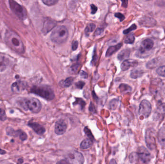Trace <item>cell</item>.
Segmentation results:
<instances>
[{
	"label": "cell",
	"mask_w": 165,
	"mask_h": 164,
	"mask_svg": "<svg viewBox=\"0 0 165 164\" xmlns=\"http://www.w3.org/2000/svg\"><path fill=\"white\" fill-rule=\"evenodd\" d=\"M5 41L8 46L18 54H23L25 51L24 44L21 38L15 32L7 30L5 35Z\"/></svg>",
	"instance_id": "cell-1"
},
{
	"label": "cell",
	"mask_w": 165,
	"mask_h": 164,
	"mask_svg": "<svg viewBox=\"0 0 165 164\" xmlns=\"http://www.w3.org/2000/svg\"><path fill=\"white\" fill-rule=\"evenodd\" d=\"M30 93L48 101L53 100L55 97L53 90L49 87L45 85L34 86L31 88Z\"/></svg>",
	"instance_id": "cell-2"
},
{
	"label": "cell",
	"mask_w": 165,
	"mask_h": 164,
	"mask_svg": "<svg viewBox=\"0 0 165 164\" xmlns=\"http://www.w3.org/2000/svg\"><path fill=\"white\" fill-rule=\"evenodd\" d=\"M69 37L67 28L64 26H60L53 30L50 36L53 42L57 44L64 43Z\"/></svg>",
	"instance_id": "cell-3"
},
{
	"label": "cell",
	"mask_w": 165,
	"mask_h": 164,
	"mask_svg": "<svg viewBox=\"0 0 165 164\" xmlns=\"http://www.w3.org/2000/svg\"><path fill=\"white\" fill-rule=\"evenodd\" d=\"M21 105L25 110H29L33 113H38L42 109L40 101L34 98L25 99L21 103Z\"/></svg>",
	"instance_id": "cell-4"
},
{
	"label": "cell",
	"mask_w": 165,
	"mask_h": 164,
	"mask_svg": "<svg viewBox=\"0 0 165 164\" xmlns=\"http://www.w3.org/2000/svg\"><path fill=\"white\" fill-rule=\"evenodd\" d=\"M154 42L151 39H145L143 40L141 43V46L139 49L138 52H137V57L140 58H144L146 56L147 52L150 51L153 48Z\"/></svg>",
	"instance_id": "cell-5"
},
{
	"label": "cell",
	"mask_w": 165,
	"mask_h": 164,
	"mask_svg": "<svg viewBox=\"0 0 165 164\" xmlns=\"http://www.w3.org/2000/svg\"><path fill=\"white\" fill-rule=\"evenodd\" d=\"M9 6L12 12L20 19H23L27 16L26 10L21 5L18 4L15 0H9Z\"/></svg>",
	"instance_id": "cell-6"
},
{
	"label": "cell",
	"mask_w": 165,
	"mask_h": 164,
	"mask_svg": "<svg viewBox=\"0 0 165 164\" xmlns=\"http://www.w3.org/2000/svg\"><path fill=\"white\" fill-rule=\"evenodd\" d=\"M66 160L69 164H82L85 162L84 157L81 153L74 150L68 154Z\"/></svg>",
	"instance_id": "cell-7"
},
{
	"label": "cell",
	"mask_w": 165,
	"mask_h": 164,
	"mask_svg": "<svg viewBox=\"0 0 165 164\" xmlns=\"http://www.w3.org/2000/svg\"><path fill=\"white\" fill-rule=\"evenodd\" d=\"M156 132L153 128H148L146 130L145 140L146 145L149 149L153 150L156 147Z\"/></svg>",
	"instance_id": "cell-8"
},
{
	"label": "cell",
	"mask_w": 165,
	"mask_h": 164,
	"mask_svg": "<svg viewBox=\"0 0 165 164\" xmlns=\"http://www.w3.org/2000/svg\"><path fill=\"white\" fill-rule=\"evenodd\" d=\"M152 111V105L150 101L147 100H143L140 104L139 114L141 116L144 118H148Z\"/></svg>",
	"instance_id": "cell-9"
},
{
	"label": "cell",
	"mask_w": 165,
	"mask_h": 164,
	"mask_svg": "<svg viewBox=\"0 0 165 164\" xmlns=\"http://www.w3.org/2000/svg\"><path fill=\"white\" fill-rule=\"evenodd\" d=\"M138 155L139 160L143 163H148L151 160V154L146 148L141 146L138 150Z\"/></svg>",
	"instance_id": "cell-10"
},
{
	"label": "cell",
	"mask_w": 165,
	"mask_h": 164,
	"mask_svg": "<svg viewBox=\"0 0 165 164\" xmlns=\"http://www.w3.org/2000/svg\"><path fill=\"white\" fill-rule=\"evenodd\" d=\"M6 133L9 136L18 137L22 141L25 140L27 139V135L24 131L21 130H15L11 127H8L6 128Z\"/></svg>",
	"instance_id": "cell-11"
},
{
	"label": "cell",
	"mask_w": 165,
	"mask_h": 164,
	"mask_svg": "<svg viewBox=\"0 0 165 164\" xmlns=\"http://www.w3.org/2000/svg\"><path fill=\"white\" fill-rule=\"evenodd\" d=\"M67 128V125L63 119H59L56 122L55 126V132L58 135L64 134Z\"/></svg>",
	"instance_id": "cell-12"
},
{
	"label": "cell",
	"mask_w": 165,
	"mask_h": 164,
	"mask_svg": "<svg viewBox=\"0 0 165 164\" xmlns=\"http://www.w3.org/2000/svg\"><path fill=\"white\" fill-rule=\"evenodd\" d=\"M27 83L24 81H17L12 84L11 89L14 93H19L25 89L27 87Z\"/></svg>",
	"instance_id": "cell-13"
},
{
	"label": "cell",
	"mask_w": 165,
	"mask_h": 164,
	"mask_svg": "<svg viewBox=\"0 0 165 164\" xmlns=\"http://www.w3.org/2000/svg\"><path fill=\"white\" fill-rule=\"evenodd\" d=\"M165 103H162L158 106L155 112L154 118L156 120L160 121L165 118Z\"/></svg>",
	"instance_id": "cell-14"
},
{
	"label": "cell",
	"mask_w": 165,
	"mask_h": 164,
	"mask_svg": "<svg viewBox=\"0 0 165 164\" xmlns=\"http://www.w3.org/2000/svg\"><path fill=\"white\" fill-rule=\"evenodd\" d=\"M138 62L134 59H126L123 61L121 65V69L122 71H126L131 67L138 66Z\"/></svg>",
	"instance_id": "cell-15"
},
{
	"label": "cell",
	"mask_w": 165,
	"mask_h": 164,
	"mask_svg": "<svg viewBox=\"0 0 165 164\" xmlns=\"http://www.w3.org/2000/svg\"><path fill=\"white\" fill-rule=\"evenodd\" d=\"M28 126L38 135H43L45 133V128L38 123L29 122Z\"/></svg>",
	"instance_id": "cell-16"
},
{
	"label": "cell",
	"mask_w": 165,
	"mask_h": 164,
	"mask_svg": "<svg viewBox=\"0 0 165 164\" xmlns=\"http://www.w3.org/2000/svg\"><path fill=\"white\" fill-rule=\"evenodd\" d=\"M158 139L159 143L165 148V125L159 130L158 134Z\"/></svg>",
	"instance_id": "cell-17"
},
{
	"label": "cell",
	"mask_w": 165,
	"mask_h": 164,
	"mask_svg": "<svg viewBox=\"0 0 165 164\" xmlns=\"http://www.w3.org/2000/svg\"><path fill=\"white\" fill-rule=\"evenodd\" d=\"M141 24L145 27H153L156 25V22L153 18L144 17L141 20Z\"/></svg>",
	"instance_id": "cell-18"
},
{
	"label": "cell",
	"mask_w": 165,
	"mask_h": 164,
	"mask_svg": "<svg viewBox=\"0 0 165 164\" xmlns=\"http://www.w3.org/2000/svg\"><path fill=\"white\" fill-rule=\"evenodd\" d=\"M55 26V24L53 21L50 20H47L45 22L42 32L44 34H47Z\"/></svg>",
	"instance_id": "cell-19"
},
{
	"label": "cell",
	"mask_w": 165,
	"mask_h": 164,
	"mask_svg": "<svg viewBox=\"0 0 165 164\" xmlns=\"http://www.w3.org/2000/svg\"><path fill=\"white\" fill-rule=\"evenodd\" d=\"M122 46V43H120L114 46L110 47L107 51L105 56L107 57L111 56V55H113V54L116 52L118 50L120 49Z\"/></svg>",
	"instance_id": "cell-20"
},
{
	"label": "cell",
	"mask_w": 165,
	"mask_h": 164,
	"mask_svg": "<svg viewBox=\"0 0 165 164\" xmlns=\"http://www.w3.org/2000/svg\"><path fill=\"white\" fill-rule=\"evenodd\" d=\"M8 63L7 58L0 54V72L4 71L7 69Z\"/></svg>",
	"instance_id": "cell-21"
},
{
	"label": "cell",
	"mask_w": 165,
	"mask_h": 164,
	"mask_svg": "<svg viewBox=\"0 0 165 164\" xmlns=\"http://www.w3.org/2000/svg\"><path fill=\"white\" fill-rule=\"evenodd\" d=\"M74 78L72 77H70L66 78L65 80H62L59 82V85L62 87H69L72 84V82H74Z\"/></svg>",
	"instance_id": "cell-22"
},
{
	"label": "cell",
	"mask_w": 165,
	"mask_h": 164,
	"mask_svg": "<svg viewBox=\"0 0 165 164\" xmlns=\"http://www.w3.org/2000/svg\"><path fill=\"white\" fill-rule=\"evenodd\" d=\"M93 141L91 139L87 138L83 140L80 144V148L82 149H87L93 145Z\"/></svg>",
	"instance_id": "cell-23"
},
{
	"label": "cell",
	"mask_w": 165,
	"mask_h": 164,
	"mask_svg": "<svg viewBox=\"0 0 165 164\" xmlns=\"http://www.w3.org/2000/svg\"><path fill=\"white\" fill-rule=\"evenodd\" d=\"M131 54V51L128 49L124 50L118 54L117 58L120 61L128 58Z\"/></svg>",
	"instance_id": "cell-24"
},
{
	"label": "cell",
	"mask_w": 165,
	"mask_h": 164,
	"mask_svg": "<svg viewBox=\"0 0 165 164\" xmlns=\"http://www.w3.org/2000/svg\"><path fill=\"white\" fill-rule=\"evenodd\" d=\"M143 74V70L134 69L131 72V77L134 79H136L142 76Z\"/></svg>",
	"instance_id": "cell-25"
},
{
	"label": "cell",
	"mask_w": 165,
	"mask_h": 164,
	"mask_svg": "<svg viewBox=\"0 0 165 164\" xmlns=\"http://www.w3.org/2000/svg\"><path fill=\"white\" fill-rule=\"evenodd\" d=\"M159 60L158 58H155L149 61L146 65V67L149 69H152L156 67L158 64Z\"/></svg>",
	"instance_id": "cell-26"
},
{
	"label": "cell",
	"mask_w": 165,
	"mask_h": 164,
	"mask_svg": "<svg viewBox=\"0 0 165 164\" xmlns=\"http://www.w3.org/2000/svg\"><path fill=\"white\" fill-rule=\"evenodd\" d=\"M129 161L131 163H136L138 162L139 160L138 153L136 152H133L129 155Z\"/></svg>",
	"instance_id": "cell-27"
},
{
	"label": "cell",
	"mask_w": 165,
	"mask_h": 164,
	"mask_svg": "<svg viewBox=\"0 0 165 164\" xmlns=\"http://www.w3.org/2000/svg\"><path fill=\"white\" fill-rule=\"evenodd\" d=\"M73 104H74V106L79 105L80 108H81V110H83L86 106V103L83 99L76 98L75 101H74V103H73Z\"/></svg>",
	"instance_id": "cell-28"
},
{
	"label": "cell",
	"mask_w": 165,
	"mask_h": 164,
	"mask_svg": "<svg viewBox=\"0 0 165 164\" xmlns=\"http://www.w3.org/2000/svg\"><path fill=\"white\" fill-rule=\"evenodd\" d=\"M95 27H96V25L93 23H91V24H89V25H87L86 29H85V30L86 34L89 35V34L90 32H92L94 30Z\"/></svg>",
	"instance_id": "cell-29"
},
{
	"label": "cell",
	"mask_w": 165,
	"mask_h": 164,
	"mask_svg": "<svg viewBox=\"0 0 165 164\" xmlns=\"http://www.w3.org/2000/svg\"><path fill=\"white\" fill-rule=\"evenodd\" d=\"M121 91L123 92H128V91H131V88L129 86V85L125 84H122L120 85L119 87Z\"/></svg>",
	"instance_id": "cell-30"
},
{
	"label": "cell",
	"mask_w": 165,
	"mask_h": 164,
	"mask_svg": "<svg viewBox=\"0 0 165 164\" xmlns=\"http://www.w3.org/2000/svg\"><path fill=\"white\" fill-rule=\"evenodd\" d=\"M135 41V37L133 34H131L127 36L125 40V42L127 44H132Z\"/></svg>",
	"instance_id": "cell-31"
},
{
	"label": "cell",
	"mask_w": 165,
	"mask_h": 164,
	"mask_svg": "<svg viewBox=\"0 0 165 164\" xmlns=\"http://www.w3.org/2000/svg\"><path fill=\"white\" fill-rule=\"evenodd\" d=\"M156 73L159 76L165 77V66H161L156 70Z\"/></svg>",
	"instance_id": "cell-32"
},
{
	"label": "cell",
	"mask_w": 165,
	"mask_h": 164,
	"mask_svg": "<svg viewBox=\"0 0 165 164\" xmlns=\"http://www.w3.org/2000/svg\"><path fill=\"white\" fill-rule=\"evenodd\" d=\"M84 132L86 135L87 136V137L89 138V139H91V140L94 141V138L93 135L92 134L91 131L90 129L88 127H86L85 128Z\"/></svg>",
	"instance_id": "cell-33"
},
{
	"label": "cell",
	"mask_w": 165,
	"mask_h": 164,
	"mask_svg": "<svg viewBox=\"0 0 165 164\" xmlns=\"http://www.w3.org/2000/svg\"><path fill=\"white\" fill-rule=\"evenodd\" d=\"M59 0H42V2L44 4L48 6H51L56 5L58 2Z\"/></svg>",
	"instance_id": "cell-34"
},
{
	"label": "cell",
	"mask_w": 165,
	"mask_h": 164,
	"mask_svg": "<svg viewBox=\"0 0 165 164\" xmlns=\"http://www.w3.org/2000/svg\"><path fill=\"white\" fill-rule=\"evenodd\" d=\"M137 28V26L135 24H133L131 26L129 27V28L126 29V30H124L123 33L124 34H127L128 33H129L130 32H132L134 30H135Z\"/></svg>",
	"instance_id": "cell-35"
},
{
	"label": "cell",
	"mask_w": 165,
	"mask_h": 164,
	"mask_svg": "<svg viewBox=\"0 0 165 164\" xmlns=\"http://www.w3.org/2000/svg\"><path fill=\"white\" fill-rule=\"evenodd\" d=\"M7 118L5 110L0 108V120L5 121Z\"/></svg>",
	"instance_id": "cell-36"
},
{
	"label": "cell",
	"mask_w": 165,
	"mask_h": 164,
	"mask_svg": "<svg viewBox=\"0 0 165 164\" xmlns=\"http://www.w3.org/2000/svg\"><path fill=\"white\" fill-rule=\"evenodd\" d=\"M79 64H75L72 65L71 67H70V71H71V73H74L78 70V68L79 67Z\"/></svg>",
	"instance_id": "cell-37"
},
{
	"label": "cell",
	"mask_w": 165,
	"mask_h": 164,
	"mask_svg": "<svg viewBox=\"0 0 165 164\" xmlns=\"http://www.w3.org/2000/svg\"><path fill=\"white\" fill-rule=\"evenodd\" d=\"M85 85V82L83 81H79L75 83L76 87L79 89H82Z\"/></svg>",
	"instance_id": "cell-38"
},
{
	"label": "cell",
	"mask_w": 165,
	"mask_h": 164,
	"mask_svg": "<svg viewBox=\"0 0 165 164\" xmlns=\"http://www.w3.org/2000/svg\"><path fill=\"white\" fill-rule=\"evenodd\" d=\"M115 17H116L120 19V21H122L125 19V17L124 15H122V13H115Z\"/></svg>",
	"instance_id": "cell-39"
},
{
	"label": "cell",
	"mask_w": 165,
	"mask_h": 164,
	"mask_svg": "<svg viewBox=\"0 0 165 164\" xmlns=\"http://www.w3.org/2000/svg\"><path fill=\"white\" fill-rule=\"evenodd\" d=\"M91 7V13L92 14H94L96 13V12L98 10V8L97 6H95V5L92 4L90 5Z\"/></svg>",
	"instance_id": "cell-40"
},
{
	"label": "cell",
	"mask_w": 165,
	"mask_h": 164,
	"mask_svg": "<svg viewBox=\"0 0 165 164\" xmlns=\"http://www.w3.org/2000/svg\"><path fill=\"white\" fill-rule=\"evenodd\" d=\"M94 55L93 56V59L92 60L91 62V64L92 65L95 64L96 63V61H97V60L98 59V57H97V55H96V51H95L94 52Z\"/></svg>",
	"instance_id": "cell-41"
},
{
	"label": "cell",
	"mask_w": 165,
	"mask_h": 164,
	"mask_svg": "<svg viewBox=\"0 0 165 164\" xmlns=\"http://www.w3.org/2000/svg\"><path fill=\"white\" fill-rule=\"evenodd\" d=\"M78 46V42L77 41H74L72 44V50L73 51H75L77 49Z\"/></svg>",
	"instance_id": "cell-42"
},
{
	"label": "cell",
	"mask_w": 165,
	"mask_h": 164,
	"mask_svg": "<svg viewBox=\"0 0 165 164\" xmlns=\"http://www.w3.org/2000/svg\"><path fill=\"white\" fill-rule=\"evenodd\" d=\"M89 109L90 112H91V113H95L96 110H95V109L94 105L93 104L92 102H91V103H90V106H89Z\"/></svg>",
	"instance_id": "cell-43"
},
{
	"label": "cell",
	"mask_w": 165,
	"mask_h": 164,
	"mask_svg": "<svg viewBox=\"0 0 165 164\" xmlns=\"http://www.w3.org/2000/svg\"><path fill=\"white\" fill-rule=\"evenodd\" d=\"M80 76L83 79H86L88 77V75H87V73L84 71H82L80 73Z\"/></svg>",
	"instance_id": "cell-44"
},
{
	"label": "cell",
	"mask_w": 165,
	"mask_h": 164,
	"mask_svg": "<svg viewBox=\"0 0 165 164\" xmlns=\"http://www.w3.org/2000/svg\"><path fill=\"white\" fill-rule=\"evenodd\" d=\"M103 32V29L101 28H99L96 30V32H95V35L96 36H98L99 35L101 34L102 32Z\"/></svg>",
	"instance_id": "cell-45"
},
{
	"label": "cell",
	"mask_w": 165,
	"mask_h": 164,
	"mask_svg": "<svg viewBox=\"0 0 165 164\" xmlns=\"http://www.w3.org/2000/svg\"><path fill=\"white\" fill-rule=\"evenodd\" d=\"M122 2V5L123 7L126 8L128 7V0H121Z\"/></svg>",
	"instance_id": "cell-46"
},
{
	"label": "cell",
	"mask_w": 165,
	"mask_h": 164,
	"mask_svg": "<svg viewBox=\"0 0 165 164\" xmlns=\"http://www.w3.org/2000/svg\"><path fill=\"white\" fill-rule=\"evenodd\" d=\"M6 154V152L5 150H3L2 149H0V154L1 155H4Z\"/></svg>",
	"instance_id": "cell-47"
},
{
	"label": "cell",
	"mask_w": 165,
	"mask_h": 164,
	"mask_svg": "<svg viewBox=\"0 0 165 164\" xmlns=\"http://www.w3.org/2000/svg\"><path fill=\"white\" fill-rule=\"evenodd\" d=\"M164 93H165V89H164Z\"/></svg>",
	"instance_id": "cell-48"
}]
</instances>
